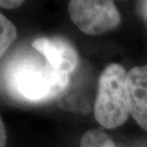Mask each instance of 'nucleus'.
<instances>
[{
  "label": "nucleus",
  "mask_w": 147,
  "mask_h": 147,
  "mask_svg": "<svg viewBox=\"0 0 147 147\" xmlns=\"http://www.w3.org/2000/svg\"><path fill=\"white\" fill-rule=\"evenodd\" d=\"M17 36V31L13 23L3 13H0V57H3Z\"/></svg>",
  "instance_id": "nucleus-6"
},
{
  "label": "nucleus",
  "mask_w": 147,
  "mask_h": 147,
  "mask_svg": "<svg viewBox=\"0 0 147 147\" xmlns=\"http://www.w3.org/2000/svg\"><path fill=\"white\" fill-rule=\"evenodd\" d=\"M125 87L130 115L147 132V64L129 70Z\"/></svg>",
  "instance_id": "nucleus-5"
},
{
  "label": "nucleus",
  "mask_w": 147,
  "mask_h": 147,
  "mask_svg": "<svg viewBox=\"0 0 147 147\" xmlns=\"http://www.w3.org/2000/svg\"><path fill=\"white\" fill-rule=\"evenodd\" d=\"M79 147H116L106 133L98 130H89L81 137Z\"/></svg>",
  "instance_id": "nucleus-7"
},
{
  "label": "nucleus",
  "mask_w": 147,
  "mask_h": 147,
  "mask_svg": "<svg viewBox=\"0 0 147 147\" xmlns=\"http://www.w3.org/2000/svg\"><path fill=\"white\" fill-rule=\"evenodd\" d=\"M23 4V1H19V0H1L0 1V7L8 9V10H11V9L18 8L19 6Z\"/></svg>",
  "instance_id": "nucleus-8"
},
{
  "label": "nucleus",
  "mask_w": 147,
  "mask_h": 147,
  "mask_svg": "<svg viewBox=\"0 0 147 147\" xmlns=\"http://www.w3.org/2000/svg\"><path fill=\"white\" fill-rule=\"evenodd\" d=\"M68 13L73 23L88 36H99L119 25L120 13L109 0H72Z\"/></svg>",
  "instance_id": "nucleus-3"
},
{
  "label": "nucleus",
  "mask_w": 147,
  "mask_h": 147,
  "mask_svg": "<svg viewBox=\"0 0 147 147\" xmlns=\"http://www.w3.org/2000/svg\"><path fill=\"white\" fill-rule=\"evenodd\" d=\"M0 147H5L6 145V140H7V134H6L5 126L3 123V120H0Z\"/></svg>",
  "instance_id": "nucleus-9"
},
{
  "label": "nucleus",
  "mask_w": 147,
  "mask_h": 147,
  "mask_svg": "<svg viewBox=\"0 0 147 147\" xmlns=\"http://www.w3.org/2000/svg\"><path fill=\"white\" fill-rule=\"evenodd\" d=\"M32 47L42 55L53 68L58 72L70 75L78 64L76 49L63 37H38L33 41Z\"/></svg>",
  "instance_id": "nucleus-4"
},
{
  "label": "nucleus",
  "mask_w": 147,
  "mask_h": 147,
  "mask_svg": "<svg viewBox=\"0 0 147 147\" xmlns=\"http://www.w3.org/2000/svg\"><path fill=\"white\" fill-rule=\"evenodd\" d=\"M126 76L124 67L119 63L107 65L99 76L94 116L102 127L114 129L128 119L130 112L126 96Z\"/></svg>",
  "instance_id": "nucleus-2"
},
{
  "label": "nucleus",
  "mask_w": 147,
  "mask_h": 147,
  "mask_svg": "<svg viewBox=\"0 0 147 147\" xmlns=\"http://www.w3.org/2000/svg\"><path fill=\"white\" fill-rule=\"evenodd\" d=\"M69 82L68 74L54 69L39 53L17 60L11 74V87L20 98L30 102H44L57 98Z\"/></svg>",
  "instance_id": "nucleus-1"
}]
</instances>
